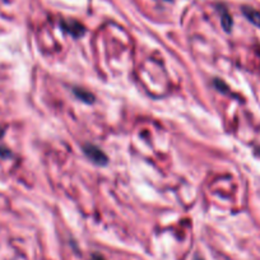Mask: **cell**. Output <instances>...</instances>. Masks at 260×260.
I'll list each match as a JSON object with an SVG mask.
<instances>
[{
    "label": "cell",
    "mask_w": 260,
    "mask_h": 260,
    "mask_svg": "<svg viewBox=\"0 0 260 260\" xmlns=\"http://www.w3.org/2000/svg\"><path fill=\"white\" fill-rule=\"evenodd\" d=\"M84 153L87 155V157L92 160V162L97 164H106L107 162V157L105 153L96 146H92V144L84 146Z\"/></svg>",
    "instance_id": "obj_1"
},
{
    "label": "cell",
    "mask_w": 260,
    "mask_h": 260,
    "mask_svg": "<svg viewBox=\"0 0 260 260\" xmlns=\"http://www.w3.org/2000/svg\"><path fill=\"white\" fill-rule=\"evenodd\" d=\"M62 26L64 28L65 31L69 32L70 34L75 36V37H79L82 34L84 33V27L81 25V23H78L75 21H69V22H62Z\"/></svg>",
    "instance_id": "obj_2"
},
{
    "label": "cell",
    "mask_w": 260,
    "mask_h": 260,
    "mask_svg": "<svg viewBox=\"0 0 260 260\" xmlns=\"http://www.w3.org/2000/svg\"><path fill=\"white\" fill-rule=\"evenodd\" d=\"M242 13H244L245 17H246L251 23H254V25L260 27V13L258 12V10L253 9L250 6H244V8H242Z\"/></svg>",
    "instance_id": "obj_3"
},
{
    "label": "cell",
    "mask_w": 260,
    "mask_h": 260,
    "mask_svg": "<svg viewBox=\"0 0 260 260\" xmlns=\"http://www.w3.org/2000/svg\"><path fill=\"white\" fill-rule=\"evenodd\" d=\"M220 12H221V17H222L223 28H225V31L229 32L231 31V27H232V18H231L229 13L227 12V9L225 6H220Z\"/></svg>",
    "instance_id": "obj_4"
},
{
    "label": "cell",
    "mask_w": 260,
    "mask_h": 260,
    "mask_svg": "<svg viewBox=\"0 0 260 260\" xmlns=\"http://www.w3.org/2000/svg\"><path fill=\"white\" fill-rule=\"evenodd\" d=\"M74 93L77 95L78 98L84 101V102H93V99H95L90 92H86V91L83 90H78V88H75Z\"/></svg>",
    "instance_id": "obj_5"
},
{
    "label": "cell",
    "mask_w": 260,
    "mask_h": 260,
    "mask_svg": "<svg viewBox=\"0 0 260 260\" xmlns=\"http://www.w3.org/2000/svg\"><path fill=\"white\" fill-rule=\"evenodd\" d=\"M92 260H105V259H103V258L101 257V255H93V259Z\"/></svg>",
    "instance_id": "obj_6"
}]
</instances>
